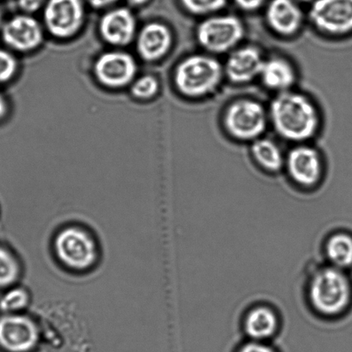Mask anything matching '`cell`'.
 Returning <instances> with one entry per match:
<instances>
[{"instance_id":"obj_1","label":"cell","mask_w":352,"mask_h":352,"mask_svg":"<svg viewBox=\"0 0 352 352\" xmlns=\"http://www.w3.org/2000/svg\"><path fill=\"white\" fill-rule=\"evenodd\" d=\"M268 116L275 132L291 142H306L320 129V116L315 103L308 96L293 89L275 96Z\"/></svg>"},{"instance_id":"obj_2","label":"cell","mask_w":352,"mask_h":352,"mask_svg":"<svg viewBox=\"0 0 352 352\" xmlns=\"http://www.w3.org/2000/svg\"><path fill=\"white\" fill-rule=\"evenodd\" d=\"M225 76L224 67L212 54H192L175 69L174 85L187 98L198 99L212 94Z\"/></svg>"},{"instance_id":"obj_3","label":"cell","mask_w":352,"mask_h":352,"mask_svg":"<svg viewBox=\"0 0 352 352\" xmlns=\"http://www.w3.org/2000/svg\"><path fill=\"white\" fill-rule=\"evenodd\" d=\"M309 296L310 303L320 315L339 316L350 305L351 283L341 269L332 265L320 268L310 279Z\"/></svg>"},{"instance_id":"obj_4","label":"cell","mask_w":352,"mask_h":352,"mask_svg":"<svg viewBox=\"0 0 352 352\" xmlns=\"http://www.w3.org/2000/svg\"><path fill=\"white\" fill-rule=\"evenodd\" d=\"M222 122L224 129L234 140L253 142L267 129L268 111L256 100L238 99L227 107Z\"/></svg>"},{"instance_id":"obj_5","label":"cell","mask_w":352,"mask_h":352,"mask_svg":"<svg viewBox=\"0 0 352 352\" xmlns=\"http://www.w3.org/2000/svg\"><path fill=\"white\" fill-rule=\"evenodd\" d=\"M244 23L234 15H212L198 24L196 38L209 54L231 53L243 40Z\"/></svg>"},{"instance_id":"obj_6","label":"cell","mask_w":352,"mask_h":352,"mask_svg":"<svg viewBox=\"0 0 352 352\" xmlns=\"http://www.w3.org/2000/svg\"><path fill=\"white\" fill-rule=\"evenodd\" d=\"M54 248L58 260L71 270H87L98 258L94 238L79 227L61 230L54 238Z\"/></svg>"},{"instance_id":"obj_7","label":"cell","mask_w":352,"mask_h":352,"mask_svg":"<svg viewBox=\"0 0 352 352\" xmlns=\"http://www.w3.org/2000/svg\"><path fill=\"white\" fill-rule=\"evenodd\" d=\"M85 21L82 0H48L43 10L45 28L52 36L69 39L81 30Z\"/></svg>"},{"instance_id":"obj_8","label":"cell","mask_w":352,"mask_h":352,"mask_svg":"<svg viewBox=\"0 0 352 352\" xmlns=\"http://www.w3.org/2000/svg\"><path fill=\"white\" fill-rule=\"evenodd\" d=\"M309 16L315 29L327 36L352 32V0H315Z\"/></svg>"},{"instance_id":"obj_9","label":"cell","mask_w":352,"mask_h":352,"mask_svg":"<svg viewBox=\"0 0 352 352\" xmlns=\"http://www.w3.org/2000/svg\"><path fill=\"white\" fill-rule=\"evenodd\" d=\"M137 69L132 55L122 51H110L96 58L93 72L100 85L118 89L132 84Z\"/></svg>"},{"instance_id":"obj_10","label":"cell","mask_w":352,"mask_h":352,"mask_svg":"<svg viewBox=\"0 0 352 352\" xmlns=\"http://www.w3.org/2000/svg\"><path fill=\"white\" fill-rule=\"evenodd\" d=\"M39 337V329L29 317L8 314L0 318V347L6 351L30 352Z\"/></svg>"},{"instance_id":"obj_11","label":"cell","mask_w":352,"mask_h":352,"mask_svg":"<svg viewBox=\"0 0 352 352\" xmlns=\"http://www.w3.org/2000/svg\"><path fill=\"white\" fill-rule=\"evenodd\" d=\"M284 168L292 181L303 188L315 186L322 178L323 170L319 151L302 143L289 151Z\"/></svg>"},{"instance_id":"obj_12","label":"cell","mask_w":352,"mask_h":352,"mask_svg":"<svg viewBox=\"0 0 352 352\" xmlns=\"http://www.w3.org/2000/svg\"><path fill=\"white\" fill-rule=\"evenodd\" d=\"M43 28L29 14L12 17L2 28L3 43L21 53L36 50L43 43Z\"/></svg>"},{"instance_id":"obj_13","label":"cell","mask_w":352,"mask_h":352,"mask_svg":"<svg viewBox=\"0 0 352 352\" xmlns=\"http://www.w3.org/2000/svg\"><path fill=\"white\" fill-rule=\"evenodd\" d=\"M265 58L255 46L236 47L231 52L224 67V74L230 82L245 85L260 78Z\"/></svg>"},{"instance_id":"obj_14","label":"cell","mask_w":352,"mask_h":352,"mask_svg":"<svg viewBox=\"0 0 352 352\" xmlns=\"http://www.w3.org/2000/svg\"><path fill=\"white\" fill-rule=\"evenodd\" d=\"M136 20L127 8L110 10L99 23V33L106 43L114 47H126L136 36Z\"/></svg>"},{"instance_id":"obj_15","label":"cell","mask_w":352,"mask_h":352,"mask_svg":"<svg viewBox=\"0 0 352 352\" xmlns=\"http://www.w3.org/2000/svg\"><path fill=\"white\" fill-rule=\"evenodd\" d=\"M172 43L174 36L169 27L161 23H149L138 34L137 52L143 60L155 62L168 54Z\"/></svg>"},{"instance_id":"obj_16","label":"cell","mask_w":352,"mask_h":352,"mask_svg":"<svg viewBox=\"0 0 352 352\" xmlns=\"http://www.w3.org/2000/svg\"><path fill=\"white\" fill-rule=\"evenodd\" d=\"M265 20L275 34L291 37L302 29L303 14L294 0H271L265 12Z\"/></svg>"},{"instance_id":"obj_17","label":"cell","mask_w":352,"mask_h":352,"mask_svg":"<svg viewBox=\"0 0 352 352\" xmlns=\"http://www.w3.org/2000/svg\"><path fill=\"white\" fill-rule=\"evenodd\" d=\"M258 78L265 87L279 94L292 89L298 75L294 65L287 58L274 56L265 58Z\"/></svg>"},{"instance_id":"obj_18","label":"cell","mask_w":352,"mask_h":352,"mask_svg":"<svg viewBox=\"0 0 352 352\" xmlns=\"http://www.w3.org/2000/svg\"><path fill=\"white\" fill-rule=\"evenodd\" d=\"M278 327L277 314L267 306L254 307L244 320L245 332L251 340L264 342L271 339L277 333Z\"/></svg>"},{"instance_id":"obj_19","label":"cell","mask_w":352,"mask_h":352,"mask_svg":"<svg viewBox=\"0 0 352 352\" xmlns=\"http://www.w3.org/2000/svg\"><path fill=\"white\" fill-rule=\"evenodd\" d=\"M251 154L257 164L270 173H278L284 168L286 156L273 140L262 137L254 140Z\"/></svg>"},{"instance_id":"obj_20","label":"cell","mask_w":352,"mask_h":352,"mask_svg":"<svg viewBox=\"0 0 352 352\" xmlns=\"http://www.w3.org/2000/svg\"><path fill=\"white\" fill-rule=\"evenodd\" d=\"M325 252L332 267L344 270L352 265V236L346 233L333 234L327 241Z\"/></svg>"},{"instance_id":"obj_21","label":"cell","mask_w":352,"mask_h":352,"mask_svg":"<svg viewBox=\"0 0 352 352\" xmlns=\"http://www.w3.org/2000/svg\"><path fill=\"white\" fill-rule=\"evenodd\" d=\"M19 261L8 250L0 247V287L12 285L19 277Z\"/></svg>"},{"instance_id":"obj_22","label":"cell","mask_w":352,"mask_h":352,"mask_svg":"<svg viewBox=\"0 0 352 352\" xmlns=\"http://www.w3.org/2000/svg\"><path fill=\"white\" fill-rule=\"evenodd\" d=\"M30 302L29 293L23 288H13L0 299V309L12 314L25 309Z\"/></svg>"},{"instance_id":"obj_23","label":"cell","mask_w":352,"mask_h":352,"mask_svg":"<svg viewBox=\"0 0 352 352\" xmlns=\"http://www.w3.org/2000/svg\"><path fill=\"white\" fill-rule=\"evenodd\" d=\"M188 12L195 16H212L226 6L227 0H180Z\"/></svg>"},{"instance_id":"obj_24","label":"cell","mask_w":352,"mask_h":352,"mask_svg":"<svg viewBox=\"0 0 352 352\" xmlns=\"http://www.w3.org/2000/svg\"><path fill=\"white\" fill-rule=\"evenodd\" d=\"M160 89V82L153 75H145L131 84L130 92L134 98L148 100L154 98Z\"/></svg>"},{"instance_id":"obj_25","label":"cell","mask_w":352,"mask_h":352,"mask_svg":"<svg viewBox=\"0 0 352 352\" xmlns=\"http://www.w3.org/2000/svg\"><path fill=\"white\" fill-rule=\"evenodd\" d=\"M17 71V61L8 51L0 50V85L12 80Z\"/></svg>"},{"instance_id":"obj_26","label":"cell","mask_w":352,"mask_h":352,"mask_svg":"<svg viewBox=\"0 0 352 352\" xmlns=\"http://www.w3.org/2000/svg\"><path fill=\"white\" fill-rule=\"evenodd\" d=\"M238 352H277L273 348L262 341L251 340L244 344Z\"/></svg>"},{"instance_id":"obj_27","label":"cell","mask_w":352,"mask_h":352,"mask_svg":"<svg viewBox=\"0 0 352 352\" xmlns=\"http://www.w3.org/2000/svg\"><path fill=\"white\" fill-rule=\"evenodd\" d=\"M46 0H19V6L25 14L37 12L44 6Z\"/></svg>"},{"instance_id":"obj_28","label":"cell","mask_w":352,"mask_h":352,"mask_svg":"<svg viewBox=\"0 0 352 352\" xmlns=\"http://www.w3.org/2000/svg\"><path fill=\"white\" fill-rule=\"evenodd\" d=\"M265 0H234L239 8L246 12H253L264 5Z\"/></svg>"},{"instance_id":"obj_29","label":"cell","mask_w":352,"mask_h":352,"mask_svg":"<svg viewBox=\"0 0 352 352\" xmlns=\"http://www.w3.org/2000/svg\"><path fill=\"white\" fill-rule=\"evenodd\" d=\"M118 1L119 0H86L90 6L96 9L105 8V7L112 6Z\"/></svg>"},{"instance_id":"obj_30","label":"cell","mask_w":352,"mask_h":352,"mask_svg":"<svg viewBox=\"0 0 352 352\" xmlns=\"http://www.w3.org/2000/svg\"><path fill=\"white\" fill-rule=\"evenodd\" d=\"M7 112H8V103L3 96L0 94V120L5 118Z\"/></svg>"},{"instance_id":"obj_31","label":"cell","mask_w":352,"mask_h":352,"mask_svg":"<svg viewBox=\"0 0 352 352\" xmlns=\"http://www.w3.org/2000/svg\"><path fill=\"white\" fill-rule=\"evenodd\" d=\"M149 1L150 0H127V2L129 3L130 6L136 7L146 5V3Z\"/></svg>"},{"instance_id":"obj_32","label":"cell","mask_w":352,"mask_h":352,"mask_svg":"<svg viewBox=\"0 0 352 352\" xmlns=\"http://www.w3.org/2000/svg\"><path fill=\"white\" fill-rule=\"evenodd\" d=\"M300 1H302V2H310V1H312V0H300Z\"/></svg>"},{"instance_id":"obj_33","label":"cell","mask_w":352,"mask_h":352,"mask_svg":"<svg viewBox=\"0 0 352 352\" xmlns=\"http://www.w3.org/2000/svg\"><path fill=\"white\" fill-rule=\"evenodd\" d=\"M1 21H2V16H1V12H0V24H1Z\"/></svg>"}]
</instances>
